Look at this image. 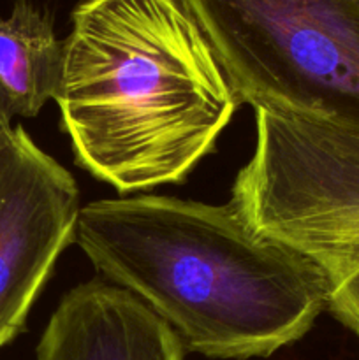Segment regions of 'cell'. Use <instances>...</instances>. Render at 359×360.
Here are the masks:
<instances>
[{
    "instance_id": "cell-1",
    "label": "cell",
    "mask_w": 359,
    "mask_h": 360,
    "mask_svg": "<svg viewBox=\"0 0 359 360\" xmlns=\"http://www.w3.org/2000/svg\"><path fill=\"white\" fill-rule=\"evenodd\" d=\"M76 243L108 280L157 313L189 352L270 357L327 309L322 271L260 236L231 206L122 197L81 207Z\"/></svg>"
},
{
    "instance_id": "cell-2",
    "label": "cell",
    "mask_w": 359,
    "mask_h": 360,
    "mask_svg": "<svg viewBox=\"0 0 359 360\" xmlns=\"http://www.w3.org/2000/svg\"><path fill=\"white\" fill-rule=\"evenodd\" d=\"M74 157L118 192L182 183L239 101L178 0H84L55 97Z\"/></svg>"
},
{
    "instance_id": "cell-3",
    "label": "cell",
    "mask_w": 359,
    "mask_h": 360,
    "mask_svg": "<svg viewBox=\"0 0 359 360\" xmlns=\"http://www.w3.org/2000/svg\"><path fill=\"white\" fill-rule=\"evenodd\" d=\"M239 104L359 134V0H178Z\"/></svg>"
},
{
    "instance_id": "cell-4",
    "label": "cell",
    "mask_w": 359,
    "mask_h": 360,
    "mask_svg": "<svg viewBox=\"0 0 359 360\" xmlns=\"http://www.w3.org/2000/svg\"><path fill=\"white\" fill-rule=\"evenodd\" d=\"M256 123V150L229 204L320 267L359 238V134L264 109Z\"/></svg>"
},
{
    "instance_id": "cell-5",
    "label": "cell",
    "mask_w": 359,
    "mask_h": 360,
    "mask_svg": "<svg viewBox=\"0 0 359 360\" xmlns=\"http://www.w3.org/2000/svg\"><path fill=\"white\" fill-rule=\"evenodd\" d=\"M80 211L73 174L13 127L0 146V348L23 333Z\"/></svg>"
},
{
    "instance_id": "cell-6",
    "label": "cell",
    "mask_w": 359,
    "mask_h": 360,
    "mask_svg": "<svg viewBox=\"0 0 359 360\" xmlns=\"http://www.w3.org/2000/svg\"><path fill=\"white\" fill-rule=\"evenodd\" d=\"M175 330L139 297L92 280L63 295L37 345V360H183Z\"/></svg>"
},
{
    "instance_id": "cell-7",
    "label": "cell",
    "mask_w": 359,
    "mask_h": 360,
    "mask_svg": "<svg viewBox=\"0 0 359 360\" xmlns=\"http://www.w3.org/2000/svg\"><path fill=\"white\" fill-rule=\"evenodd\" d=\"M63 65V42L51 20L32 4L16 0L0 18V109L32 118L56 97Z\"/></svg>"
},
{
    "instance_id": "cell-8",
    "label": "cell",
    "mask_w": 359,
    "mask_h": 360,
    "mask_svg": "<svg viewBox=\"0 0 359 360\" xmlns=\"http://www.w3.org/2000/svg\"><path fill=\"white\" fill-rule=\"evenodd\" d=\"M327 281V309L359 338V238L320 266Z\"/></svg>"
},
{
    "instance_id": "cell-9",
    "label": "cell",
    "mask_w": 359,
    "mask_h": 360,
    "mask_svg": "<svg viewBox=\"0 0 359 360\" xmlns=\"http://www.w3.org/2000/svg\"><path fill=\"white\" fill-rule=\"evenodd\" d=\"M11 122H13V120H11L9 116H7L6 112H4L2 109H0V146H2L4 141L7 139V136H9L11 129H13V127H11Z\"/></svg>"
}]
</instances>
